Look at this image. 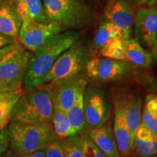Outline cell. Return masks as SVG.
Segmentation results:
<instances>
[{
  "label": "cell",
  "instance_id": "7a4b0ae2",
  "mask_svg": "<svg viewBox=\"0 0 157 157\" xmlns=\"http://www.w3.org/2000/svg\"><path fill=\"white\" fill-rule=\"evenodd\" d=\"M53 109L54 103L50 90L46 84H42L33 89L25 90L13 108L10 122H51Z\"/></svg>",
  "mask_w": 157,
  "mask_h": 157
},
{
  "label": "cell",
  "instance_id": "4fadbf2b",
  "mask_svg": "<svg viewBox=\"0 0 157 157\" xmlns=\"http://www.w3.org/2000/svg\"><path fill=\"white\" fill-rule=\"evenodd\" d=\"M134 25L135 35L139 42L152 48L157 38L156 7H139L135 15Z\"/></svg>",
  "mask_w": 157,
  "mask_h": 157
},
{
  "label": "cell",
  "instance_id": "d590c367",
  "mask_svg": "<svg viewBox=\"0 0 157 157\" xmlns=\"http://www.w3.org/2000/svg\"><path fill=\"white\" fill-rule=\"evenodd\" d=\"M152 52H153V56L154 58L157 60V38L156 39V42L154 43V45L152 48Z\"/></svg>",
  "mask_w": 157,
  "mask_h": 157
},
{
  "label": "cell",
  "instance_id": "8fae6325",
  "mask_svg": "<svg viewBox=\"0 0 157 157\" xmlns=\"http://www.w3.org/2000/svg\"><path fill=\"white\" fill-rule=\"evenodd\" d=\"M135 13L129 0H110L105 11L104 21L111 23L122 31L124 39H129L135 22Z\"/></svg>",
  "mask_w": 157,
  "mask_h": 157
},
{
  "label": "cell",
  "instance_id": "83f0119b",
  "mask_svg": "<svg viewBox=\"0 0 157 157\" xmlns=\"http://www.w3.org/2000/svg\"><path fill=\"white\" fill-rule=\"evenodd\" d=\"M44 153L47 157H65L63 140L57 139L45 147Z\"/></svg>",
  "mask_w": 157,
  "mask_h": 157
},
{
  "label": "cell",
  "instance_id": "1f68e13d",
  "mask_svg": "<svg viewBox=\"0 0 157 157\" xmlns=\"http://www.w3.org/2000/svg\"><path fill=\"white\" fill-rule=\"evenodd\" d=\"M19 157H47L44 150H39L25 155H19Z\"/></svg>",
  "mask_w": 157,
  "mask_h": 157
},
{
  "label": "cell",
  "instance_id": "9a60e30c",
  "mask_svg": "<svg viewBox=\"0 0 157 157\" xmlns=\"http://www.w3.org/2000/svg\"><path fill=\"white\" fill-rule=\"evenodd\" d=\"M22 23L13 0H4L0 3V34L19 42V31Z\"/></svg>",
  "mask_w": 157,
  "mask_h": 157
},
{
  "label": "cell",
  "instance_id": "6da1fadb",
  "mask_svg": "<svg viewBox=\"0 0 157 157\" xmlns=\"http://www.w3.org/2000/svg\"><path fill=\"white\" fill-rule=\"evenodd\" d=\"M78 33L63 31L51 39L44 46L33 52L23 77V88L29 90L41 85L58 57L77 42Z\"/></svg>",
  "mask_w": 157,
  "mask_h": 157
},
{
  "label": "cell",
  "instance_id": "d6986e66",
  "mask_svg": "<svg viewBox=\"0 0 157 157\" xmlns=\"http://www.w3.org/2000/svg\"><path fill=\"white\" fill-rule=\"evenodd\" d=\"M125 60L138 67L148 68L152 63V56L141 46L136 38H129L125 42Z\"/></svg>",
  "mask_w": 157,
  "mask_h": 157
},
{
  "label": "cell",
  "instance_id": "4316f807",
  "mask_svg": "<svg viewBox=\"0 0 157 157\" xmlns=\"http://www.w3.org/2000/svg\"><path fill=\"white\" fill-rule=\"evenodd\" d=\"M83 157H107L90 139L87 132L83 133Z\"/></svg>",
  "mask_w": 157,
  "mask_h": 157
},
{
  "label": "cell",
  "instance_id": "3957f363",
  "mask_svg": "<svg viewBox=\"0 0 157 157\" xmlns=\"http://www.w3.org/2000/svg\"><path fill=\"white\" fill-rule=\"evenodd\" d=\"M48 22L58 23L64 31L95 22L96 15L85 0H42Z\"/></svg>",
  "mask_w": 157,
  "mask_h": 157
},
{
  "label": "cell",
  "instance_id": "277c9868",
  "mask_svg": "<svg viewBox=\"0 0 157 157\" xmlns=\"http://www.w3.org/2000/svg\"><path fill=\"white\" fill-rule=\"evenodd\" d=\"M10 148L18 155L44 150L52 141L57 140L52 123L8 124Z\"/></svg>",
  "mask_w": 157,
  "mask_h": 157
},
{
  "label": "cell",
  "instance_id": "9c48e42d",
  "mask_svg": "<svg viewBox=\"0 0 157 157\" xmlns=\"http://www.w3.org/2000/svg\"><path fill=\"white\" fill-rule=\"evenodd\" d=\"M84 69L90 78L105 82L117 80L126 75L129 71V63L126 60L96 57L87 60Z\"/></svg>",
  "mask_w": 157,
  "mask_h": 157
},
{
  "label": "cell",
  "instance_id": "e575fe53",
  "mask_svg": "<svg viewBox=\"0 0 157 157\" xmlns=\"http://www.w3.org/2000/svg\"><path fill=\"white\" fill-rule=\"evenodd\" d=\"M18 89H19V88H18ZM13 91H14V90H12V91H7V90L0 89V100H1L2 98L6 97V96L9 95L11 93H13Z\"/></svg>",
  "mask_w": 157,
  "mask_h": 157
},
{
  "label": "cell",
  "instance_id": "ba28073f",
  "mask_svg": "<svg viewBox=\"0 0 157 157\" xmlns=\"http://www.w3.org/2000/svg\"><path fill=\"white\" fill-rule=\"evenodd\" d=\"M63 31L62 27L56 23L25 21L20 29L19 43L33 53Z\"/></svg>",
  "mask_w": 157,
  "mask_h": 157
},
{
  "label": "cell",
  "instance_id": "4dcf8cb0",
  "mask_svg": "<svg viewBox=\"0 0 157 157\" xmlns=\"http://www.w3.org/2000/svg\"><path fill=\"white\" fill-rule=\"evenodd\" d=\"M15 42V41L13 39H11L10 37L0 34V48H2L4 46H6L7 44H13V43Z\"/></svg>",
  "mask_w": 157,
  "mask_h": 157
},
{
  "label": "cell",
  "instance_id": "52a82bcc",
  "mask_svg": "<svg viewBox=\"0 0 157 157\" xmlns=\"http://www.w3.org/2000/svg\"><path fill=\"white\" fill-rule=\"evenodd\" d=\"M84 107L86 127L95 129L105 124L111 113L108 95L101 87H86L84 92Z\"/></svg>",
  "mask_w": 157,
  "mask_h": 157
},
{
  "label": "cell",
  "instance_id": "484cf974",
  "mask_svg": "<svg viewBox=\"0 0 157 157\" xmlns=\"http://www.w3.org/2000/svg\"><path fill=\"white\" fill-rule=\"evenodd\" d=\"M83 133L63 139L65 157H83Z\"/></svg>",
  "mask_w": 157,
  "mask_h": 157
},
{
  "label": "cell",
  "instance_id": "d6a6232c",
  "mask_svg": "<svg viewBox=\"0 0 157 157\" xmlns=\"http://www.w3.org/2000/svg\"><path fill=\"white\" fill-rule=\"evenodd\" d=\"M152 0H129L132 5H137V6H143L145 5H147Z\"/></svg>",
  "mask_w": 157,
  "mask_h": 157
},
{
  "label": "cell",
  "instance_id": "7c38bea8",
  "mask_svg": "<svg viewBox=\"0 0 157 157\" xmlns=\"http://www.w3.org/2000/svg\"><path fill=\"white\" fill-rule=\"evenodd\" d=\"M114 119L113 132L120 157H129L133 154V140L127 124L124 109L118 92L113 94Z\"/></svg>",
  "mask_w": 157,
  "mask_h": 157
},
{
  "label": "cell",
  "instance_id": "603a6c76",
  "mask_svg": "<svg viewBox=\"0 0 157 157\" xmlns=\"http://www.w3.org/2000/svg\"><path fill=\"white\" fill-rule=\"evenodd\" d=\"M142 124L157 136V95L149 94L142 109Z\"/></svg>",
  "mask_w": 157,
  "mask_h": 157
},
{
  "label": "cell",
  "instance_id": "f1b7e54d",
  "mask_svg": "<svg viewBox=\"0 0 157 157\" xmlns=\"http://www.w3.org/2000/svg\"><path fill=\"white\" fill-rule=\"evenodd\" d=\"M10 148V135L8 125L0 129V155L8 151Z\"/></svg>",
  "mask_w": 157,
  "mask_h": 157
},
{
  "label": "cell",
  "instance_id": "5b68a950",
  "mask_svg": "<svg viewBox=\"0 0 157 157\" xmlns=\"http://www.w3.org/2000/svg\"><path fill=\"white\" fill-rule=\"evenodd\" d=\"M87 60V45L83 40L77 41L58 57L43 84L66 81L80 75Z\"/></svg>",
  "mask_w": 157,
  "mask_h": 157
},
{
  "label": "cell",
  "instance_id": "8992f818",
  "mask_svg": "<svg viewBox=\"0 0 157 157\" xmlns=\"http://www.w3.org/2000/svg\"><path fill=\"white\" fill-rule=\"evenodd\" d=\"M32 52L21 43L0 61V89L12 91L23 87V77Z\"/></svg>",
  "mask_w": 157,
  "mask_h": 157
},
{
  "label": "cell",
  "instance_id": "cb8c5ba5",
  "mask_svg": "<svg viewBox=\"0 0 157 157\" xmlns=\"http://www.w3.org/2000/svg\"><path fill=\"white\" fill-rule=\"evenodd\" d=\"M24 92V89L21 87L0 100V129L8 125L13 108Z\"/></svg>",
  "mask_w": 157,
  "mask_h": 157
},
{
  "label": "cell",
  "instance_id": "836d02e7",
  "mask_svg": "<svg viewBox=\"0 0 157 157\" xmlns=\"http://www.w3.org/2000/svg\"><path fill=\"white\" fill-rule=\"evenodd\" d=\"M0 157H19V155L15 154L13 151H7L0 155Z\"/></svg>",
  "mask_w": 157,
  "mask_h": 157
},
{
  "label": "cell",
  "instance_id": "44dd1931",
  "mask_svg": "<svg viewBox=\"0 0 157 157\" xmlns=\"http://www.w3.org/2000/svg\"><path fill=\"white\" fill-rule=\"evenodd\" d=\"M51 123L53 127L55 134L58 139L63 140L66 137L76 135L71 125L66 111H63L58 107L54 106Z\"/></svg>",
  "mask_w": 157,
  "mask_h": 157
},
{
  "label": "cell",
  "instance_id": "7402d4cb",
  "mask_svg": "<svg viewBox=\"0 0 157 157\" xmlns=\"http://www.w3.org/2000/svg\"><path fill=\"white\" fill-rule=\"evenodd\" d=\"M117 38L124 39L122 31L113 23L103 21L96 31L94 44L97 49H101L108 43Z\"/></svg>",
  "mask_w": 157,
  "mask_h": 157
},
{
  "label": "cell",
  "instance_id": "8d00e7d4",
  "mask_svg": "<svg viewBox=\"0 0 157 157\" xmlns=\"http://www.w3.org/2000/svg\"><path fill=\"white\" fill-rule=\"evenodd\" d=\"M3 1H4V0H0V3H1L2 2H3Z\"/></svg>",
  "mask_w": 157,
  "mask_h": 157
},
{
  "label": "cell",
  "instance_id": "ffe728a7",
  "mask_svg": "<svg viewBox=\"0 0 157 157\" xmlns=\"http://www.w3.org/2000/svg\"><path fill=\"white\" fill-rule=\"evenodd\" d=\"M84 90L79 91L74 103L69 108V109L66 111L71 125L72 128L76 135L83 133L86 127L84 107Z\"/></svg>",
  "mask_w": 157,
  "mask_h": 157
},
{
  "label": "cell",
  "instance_id": "2e32d148",
  "mask_svg": "<svg viewBox=\"0 0 157 157\" xmlns=\"http://www.w3.org/2000/svg\"><path fill=\"white\" fill-rule=\"evenodd\" d=\"M87 133L98 148L107 157H120L113 128L109 125L103 124L97 129L88 130Z\"/></svg>",
  "mask_w": 157,
  "mask_h": 157
},
{
  "label": "cell",
  "instance_id": "f546056e",
  "mask_svg": "<svg viewBox=\"0 0 157 157\" xmlns=\"http://www.w3.org/2000/svg\"><path fill=\"white\" fill-rule=\"evenodd\" d=\"M19 44V42H15L13 44H10L4 46L0 48V61H1L5 57L9 54L11 51H13Z\"/></svg>",
  "mask_w": 157,
  "mask_h": 157
},
{
  "label": "cell",
  "instance_id": "30bf717a",
  "mask_svg": "<svg viewBox=\"0 0 157 157\" xmlns=\"http://www.w3.org/2000/svg\"><path fill=\"white\" fill-rule=\"evenodd\" d=\"M46 84L52 94L54 106L67 111L79 91L87 87V79L80 74L66 81Z\"/></svg>",
  "mask_w": 157,
  "mask_h": 157
},
{
  "label": "cell",
  "instance_id": "ac0fdd59",
  "mask_svg": "<svg viewBox=\"0 0 157 157\" xmlns=\"http://www.w3.org/2000/svg\"><path fill=\"white\" fill-rule=\"evenodd\" d=\"M15 8L22 21L48 22L41 0H13Z\"/></svg>",
  "mask_w": 157,
  "mask_h": 157
},
{
  "label": "cell",
  "instance_id": "5bb4252c",
  "mask_svg": "<svg viewBox=\"0 0 157 157\" xmlns=\"http://www.w3.org/2000/svg\"><path fill=\"white\" fill-rule=\"evenodd\" d=\"M118 93L124 109L131 137L134 140L135 132L142 123V99L140 95L135 92Z\"/></svg>",
  "mask_w": 157,
  "mask_h": 157
},
{
  "label": "cell",
  "instance_id": "74e56055",
  "mask_svg": "<svg viewBox=\"0 0 157 157\" xmlns=\"http://www.w3.org/2000/svg\"><path fill=\"white\" fill-rule=\"evenodd\" d=\"M154 157H157V154H156V155H155V156H154Z\"/></svg>",
  "mask_w": 157,
  "mask_h": 157
},
{
  "label": "cell",
  "instance_id": "e0dca14e",
  "mask_svg": "<svg viewBox=\"0 0 157 157\" xmlns=\"http://www.w3.org/2000/svg\"><path fill=\"white\" fill-rule=\"evenodd\" d=\"M133 153L138 157H154L157 154V136L142 124L135 132Z\"/></svg>",
  "mask_w": 157,
  "mask_h": 157
},
{
  "label": "cell",
  "instance_id": "d4e9b609",
  "mask_svg": "<svg viewBox=\"0 0 157 157\" xmlns=\"http://www.w3.org/2000/svg\"><path fill=\"white\" fill-rule=\"evenodd\" d=\"M125 42L126 39L117 38L113 39L100 49L102 57L113 60H125Z\"/></svg>",
  "mask_w": 157,
  "mask_h": 157
}]
</instances>
